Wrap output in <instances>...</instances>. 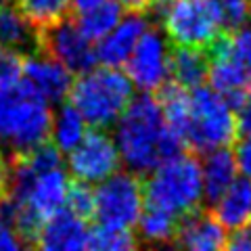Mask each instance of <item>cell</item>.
<instances>
[{"label":"cell","instance_id":"cell-1","mask_svg":"<svg viewBox=\"0 0 251 251\" xmlns=\"http://www.w3.org/2000/svg\"><path fill=\"white\" fill-rule=\"evenodd\" d=\"M115 143L124 163L138 176H149L163 161L182 153L180 140L163 115L159 99L149 92L132 99L126 111L117 120Z\"/></svg>","mask_w":251,"mask_h":251},{"label":"cell","instance_id":"cell-2","mask_svg":"<svg viewBox=\"0 0 251 251\" xmlns=\"http://www.w3.org/2000/svg\"><path fill=\"white\" fill-rule=\"evenodd\" d=\"M50 103L31 84L17 80L0 86V149L6 157L27 153L52 134Z\"/></svg>","mask_w":251,"mask_h":251},{"label":"cell","instance_id":"cell-3","mask_svg":"<svg viewBox=\"0 0 251 251\" xmlns=\"http://www.w3.org/2000/svg\"><path fill=\"white\" fill-rule=\"evenodd\" d=\"M145 205L166 209L168 214L182 220L184 216L201 209L203 170L193 153H180L157 166L145 178L143 184Z\"/></svg>","mask_w":251,"mask_h":251},{"label":"cell","instance_id":"cell-4","mask_svg":"<svg viewBox=\"0 0 251 251\" xmlns=\"http://www.w3.org/2000/svg\"><path fill=\"white\" fill-rule=\"evenodd\" d=\"M132 80L117 67H97L80 74L69 92L72 103L92 128H109L132 103Z\"/></svg>","mask_w":251,"mask_h":251},{"label":"cell","instance_id":"cell-5","mask_svg":"<svg viewBox=\"0 0 251 251\" xmlns=\"http://www.w3.org/2000/svg\"><path fill=\"white\" fill-rule=\"evenodd\" d=\"M239 122L234 107L222 94L207 86L191 90V115L184 130V147L193 153H209L237 140Z\"/></svg>","mask_w":251,"mask_h":251},{"label":"cell","instance_id":"cell-6","mask_svg":"<svg viewBox=\"0 0 251 251\" xmlns=\"http://www.w3.org/2000/svg\"><path fill=\"white\" fill-rule=\"evenodd\" d=\"M149 15L161 23L172 46L209 49L224 34L216 0H157Z\"/></svg>","mask_w":251,"mask_h":251},{"label":"cell","instance_id":"cell-7","mask_svg":"<svg viewBox=\"0 0 251 251\" xmlns=\"http://www.w3.org/2000/svg\"><path fill=\"white\" fill-rule=\"evenodd\" d=\"M143 182L134 172H115L94 191V218L100 226L132 230L143 214Z\"/></svg>","mask_w":251,"mask_h":251},{"label":"cell","instance_id":"cell-8","mask_svg":"<svg viewBox=\"0 0 251 251\" xmlns=\"http://www.w3.org/2000/svg\"><path fill=\"white\" fill-rule=\"evenodd\" d=\"M122 155L117 143L105 128H92L86 132L80 145L69 151V170L75 180L82 182H103L120 168Z\"/></svg>","mask_w":251,"mask_h":251},{"label":"cell","instance_id":"cell-9","mask_svg":"<svg viewBox=\"0 0 251 251\" xmlns=\"http://www.w3.org/2000/svg\"><path fill=\"white\" fill-rule=\"evenodd\" d=\"M42 52L63 63L72 74H84L97 63V49L92 40L84 36L75 19L65 17L63 21L42 29Z\"/></svg>","mask_w":251,"mask_h":251},{"label":"cell","instance_id":"cell-10","mask_svg":"<svg viewBox=\"0 0 251 251\" xmlns=\"http://www.w3.org/2000/svg\"><path fill=\"white\" fill-rule=\"evenodd\" d=\"M170 52L166 38L157 27H149L132 50L128 65V75L132 84H136L145 92H157L163 84L170 80Z\"/></svg>","mask_w":251,"mask_h":251},{"label":"cell","instance_id":"cell-11","mask_svg":"<svg viewBox=\"0 0 251 251\" xmlns=\"http://www.w3.org/2000/svg\"><path fill=\"white\" fill-rule=\"evenodd\" d=\"M23 80L31 84L44 100L50 105L63 103L74 86V74L59 63L57 59L49 57V54H31L23 61Z\"/></svg>","mask_w":251,"mask_h":251},{"label":"cell","instance_id":"cell-12","mask_svg":"<svg viewBox=\"0 0 251 251\" xmlns=\"http://www.w3.org/2000/svg\"><path fill=\"white\" fill-rule=\"evenodd\" d=\"M88 220L75 216L72 209L61 207L59 211L40 226L36 245L46 251H69V249H88L90 228Z\"/></svg>","mask_w":251,"mask_h":251},{"label":"cell","instance_id":"cell-13","mask_svg":"<svg viewBox=\"0 0 251 251\" xmlns=\"http://www.w3.org/2000/svg\"><path fill=\"white\" fill-rule=\"evenodd\" d=\"M226 226L214 216V211L197 209L193 214L184 216L178 224V232L174 239V245L193 249V251H218L226 249L228 234Z\"/></svg>","mask_w":251,"mask_h":251},{"label":"cell","instance_id":"cell-14","mask_svg":"<svg viewBox=\"0 0 251 251\" xmlns=\"http://www.w3.org/2000/svg\"><path fill=\"white\" fill-rule=\"evenodd\" d=\"M151 25L145 19V13H128V17L117 23L105 38H100V44L97 46V59L109 67L124 65L136 49L140 36Z\"/></svg>","mask_w":251,"mask_h":251},{"label":"cell","instance_id":"cell-15","mask_svg":"<svg viewBox=\"0 0 251 251\" xmlns=\"http://www.w3.org/2000/svg\"><path fill=\"white\" fill-rule=\"evenodd\" d=\"M0 49L23 57L42 52V29H38L17 6H0Z\"/></svg>","mask_w":251,"mask_h":251},{"label":"cell","instance_id":"cell-16","mask_svg":"<svg viewBox=\"0 0 251 251\" xmlns=\"http://www.w3.org/2000/svg\"><path fill=\"white\" fill-rule=\"evenodd\" d=\"M201 170H203V191H205V199L211 205L228 191V186L239 178L241 172L237 155L228 147L209 151Z\"/></svg>","mask_w":251,"mask_h":251},{"label":"cell","instance_id":"cell-17","mask_svg":"<svg viewBox=\"0 0 251 251\" xmlns=\"http://www.w3.org/2000/svg\"><path fill=\"white\" fill-rule=\"evenodd\" d=\"M209 74V50L197 46H172L170 77L182 88H197Z\"/></svg>","mask_w":251,"mask_h":251},{"label":"cell","instance_id":"cell-18","mask_svg":"<svg viewBox=\"0 0 251 251\" xmlns=\"http://www.w3.org/2000/svg\"><path fill=\"white\" fill-rule=\"evenodd\" d=\"M214 216L226 228H239L251 222V178H237L214 203Z\"/></svg>","mask_w":251,"mask_h":251},{"label":"cell","instance_id":"cell-19","mask_svg":"<svg viewBox=\"0 0 251 251\" xmlns=\"http://www.w3.org/2000/svg\"><path fill=\"white\" fill-rule=\"evenodd\" d=\"M180 218L168 214L166 209L145 205L138 218V241L149 245H174Z\"/></svg>","mask_w":251,"mask_h":251},{"label":"cell","instance_id":"cell-20","mask_svg":"<svg viewBox=\"0 0 251 251\" xmlns=\"http://www.w3.org/2000/svg\"><path fill=\"white\" fill-rule=\"evenodd\" d=\"M122 2L120 0H107V2L94 6L90 11L77 13L75 15V23L77 27L84 31L86 38L90 40H100L111 31L117 23H120V15H122Z\"/></svg>","mask_w":251,"mask_h":251},{"label":"cell","instance_id":"cell-21","mask_svg":"<svg viewBox=\"0 0 251 251\" xmlns=\"http://www.w3.org/2000/svg\"><path fill=\"white\" fill-rule=\"evenodd\" d=\"M52 136L54 145L63 153H69L72 149H75L80 145V140L86 136V120L72 103L59 109V113L52 122Z\"/></svg>","mask_w":251,"mask_h":251},{"label":"cell","instance_id":"cell-22","mask_svg":"<svg viewBox=\"0 0 251 251\" xmlns=\"http://www.w3.org/2000/svg\"><path fill=\"white\" fill-rule=\"evenodd\" d=\"M15 6L38 29H46L72 15V0H15Z\"/></svg>","mask_w":251,"mask_h":251},{"label":"cell","instance_id":"cell-23","mask_svg":"<svg viewBox=\"0 0 251 251\" xmlns=\"http://www.w3.org/2000/svg\"><path fill=\"white\" fill-rule=\"evenodd\" d=\"M138 234L126 228H113V226H97L90 230V241L88 249H99V251H122V249H132L138 247Z\"/></svg>","mask_w":251,"mask_h":251},{"label":"cell","instance_id":"cell-24","mask_svg":"<svg viewBox=\"0 0 251 251\" xmlns=\"http://www.w3.org/2000/svg\"><path fill=\"white\" fill-rule=\"evenodd\" d=\"M224 31H237L251 21V0H216Z\"/></svg>","mask_w":251,"mask_h":251},{"label":"cell","instance_id":"cell-25","mask_svg":"<svg viewBox=\"0 0 251 251\" xmlns=\"http://www.w3.org/2000/svg\"><path fill=\"white\" fill-rule=\"evenodd\" d=\"M67 207L84 220L94 218V193L88 188V182H82L75 178L72 180L67 193Z\"/></svg>","mask_w":251,"mask_h":251},{"label":"cell","instance_id":"cell-26","mask_svg":"<svg viewBox=\"0 0 251 251\" xmlns=\"http://www.w3.org/2000/svg\"><path fill=\"white\" fill-rule=\"evenodd\" d=\"M230 52L251 77V23L237 31H230Z\"/></svg>","mask_w":251,"mask_h":251},{"label":"cell","instance_id":"cell-27","mask_svg":"<svg viewBox=\"0 0 251 251\" xmlns=\"http://www.w3.org/2000/svg\"><path fill=\"white\" fill-rule=\"evenodd\" d=\"M23 61H25L23 54L0 49V86L21 80L23 77Z\"/></svg>","mask_w":251,"mask_h":251},{"label":"cell","instance_id":"cell-28","mask_svg":"<svg viewBox=\"0 0 251 251\" xmlns=\"http://www.w3.org/2000/svg\"><path fill=\"white\" fill-rule=\"evenodd\" d=\"M234 155H237L239 170L243 172V176L251 178V132L243 134V138L237 140V147H234Z\"/></svg>","mask_w":251,"mask_h":251},{"label":"cell","instance_id":"cell-29","mask_svg":"<svg viewBox=\"0 0 251 251\" xmlns=\"http://www.w3.org/2000/svg\"><path fill=\"white\" fill-rule=\"evenodd\" d=\"M226 249L232 251H251V222L234 228L232 234L228 237V243H226Z\"/></svg>","mask_w":251,"mask_h":251},{"label":"cell","instance_id":"cell-30","mask_svg":"<svg viewBox=\"0 0 251 251\" xmlns=\"http://www.w3.org/2000/svg\"><path fill=\"white\" fill-rule=\"evenodd\" d=\"M21 247H25L21 237L15 232L13 226L0 216V249H11L13 251V249H21Z\"/></svg>","mask_w":251,"mask_h":251},{"label":"cell","instance_id":"cell-31","mask_svg":"<svg viewBox=\"0 0 251 251\" xmlns=\"http://www.w3.org/2000/svg\"><path fill=\"white\" fill-rule=\"evenodd\" d=\"M237 122H239V132L247 134L251 132V88L245 92V97L237 107Z\"/></svg>","mask_w":251,"mask_h":251},{"label":"cell","instance_id":"cell-32","mask_svg":"<svg viewBox=\"0 0 251 251\" xmlns=\"http://www.w3.org/2000/svg\"><path fill=\"white\" fill-rule=\"evenodd\" d=\"M6 191H9V157L0 149V203L6 197Z\"/></svg>","mask_w":251,"mask_h":251},{"label":"cell","instance_id":"cell-33","mask_svg":"<svg viewBox=\"0 0 251 251\" xmlns=\"http://www.w3.org/2000/svg\"><path fill=\"white\" fill-rule=\"evenodd\" d=\"M120 2L128 13H145V15H149L151 6L157 2V0H120Z\"/></svg>","mask_w":251,"mask_h":251},{"label":"cell","instance_id":"cell-34","mask_svg":"<svg viewBox=\"0 0 251 251\" xmlns=\"http://www.w3.org/2000/svg\"><path fill=\"white\" fill-rule=\"evenodd\" d=\"M107 0H72V11L77 15V13H84V11H90L94 6L103 4Z\"/></svg>","mask_w":251,"mask_h":251},{"label":"cell","instance_id":"cell-35","mask_svg":"<svg viewBox=\"0 0 251 251\" xmlns=\"http://www.w3.org/2000/svg\"><path fill=\"white\" fill-rule=\"evenodd\" d=\"M2 4H9V0H0V6H2Z\"/></svg>","mask_w":251,"mask_h":251}]
</instances>
